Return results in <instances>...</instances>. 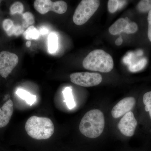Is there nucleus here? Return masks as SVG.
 <instances>
[{
    "instance_id": "423d86ee",
    "label": "nucleus",
    "mask_w": 151,
    "mask_h": 151,
    "mask_svg": "<svg viewBox=\"0 0 151 151\" xmlns=\"http://www.w3.org/2000/svg\"><path fill=\"white\" fill-rule=\"evenodd\" d=\"M18 62V57L14 53L6 51L0 52V75L6 78Z\"/></svg>"
},
{
    "instance_id": "393cba45",
    "label": "nucleus",
    "mask_w": 151,
    "mask_h": 151,
    "mask_svg": "<svg viewBox=\"0 0 151 151\" xmlns=\"http://www.w3.org/2000/svg\"><path fill=\"white\" fill-rule=\"evenodd\" d=\"M148 22V37L149 40L151 42V10L149 12L147 17Z\"/></svg>"
},
{
    "instance_id": "2eb2a0df",
    "label": "nucleus",
    "mask_w": 151,
    "mask_h": 151,
    "mask_svg": "<svg viewBox=\"0 0 151 151\" xmlns=\"http://www.w3.org/2000/svg\"><path fill=\"white\" fill-rule=\"evenodd\" d=\"M23 35L27 40H36L39 38L40 33L34 26L29 27L23 33Z\"/></svg>"
},
{
    "instance_id": "a211bd4d",
    "label": "nucleus",
    "mask_w": 151,
    "mask_h": 151,
    "mask_svg": "<svg viewBox=\"0 0 151 151\" xmlns=\"http://www.w3.org/2000/svg\"><path fill=\"white\" fill-rule=\"evenodd\" d=\"M24 10L23 5L20 2H16L14 3L10 8V14L14 15L16 14H21Z\"/></svg>"
},
{
    "instance_id": "9d476101",
    "label": "nucleus",
    "mask_w": 151,
    "mask_h": 151,
    "mask_svg": "<svg viewBox=\"0 0 151 151\" xmlns=\"http://www.w3.org/2000/svg\"><path fill=\"white\" fill-rule=\"evenodd\" d=\"M34 7L38 12L45 14L50 11L54 12L55 2L50 0H36Z\"/></svg>"
},
{
    "instance_id": "bb28decb",
    "label": "nucleus",
    "mask_w": 151,
    "mask_h": 151,
    "mask_svg": "<svg viewBox=\"0 0 151 151\" xmlns=\"http://www.w3.org/2000/svg\"><path fill=\"white\" fill-rule=\"evenodd\" d=\"M123 39L121 37H119L116 41V44L118 46L121 45L123 43Z\"/></svg>"
},
{
    "instance_id": "1a4fd4ad",
    "label": "nucleus",
    "mask_w": 151,
    "mask_h": 151,
    "mask_svg": "<svg viewBox=\"0 0 151 151\" xmlns=\"http://www.w3.org/2000/svg\"><path fill=\"white\" fill-rule=\"evenodd\" d=\"M13 113V103L9 99L0 108V128L6 127Z\"/></svg>"
},
{
    "instance_id": "39448f33",
    "label": "nucleus",
    "mask_w": 151,
    "mask_h": 151,
    "mask_svg": "<svg viewBox=\"0 0 151 151\" xmlns=\"http://www.w3.org/2000/svg\"><path fill=\"white\" fill-rule=\"evenodd\" d=\"M70 81L76 85L92 87L99 85L102 82V76L97 73L76 72L71 73L70 76Z\"/></svg>"
},
{
    "instance_id": "5701e85b",
    "label": "nucleus",
    "mask_w": 151,
    "mask_h": 151,
    "mask_svg": "<svg viewBox=\"0 0 151 151\" xmlns=\"http://www.w3.org/2000/svg\"><path fill=\"white\" fill-rule=\"evenodd\" d=\"M138 29L137 24L135 22H131L129 23L123 32L131 34L137 32Z\"/></svg>"
},
{
    "instance_id": "f257e3e1",
    "label": "nucleus",
    "mask_w": 151,
    "mask_h": 151,
    "mask_svg": "<svg viewBox=\"0 0 151 151\" xmlns=\"http://www.w3.org/2000/svg\"><path fill=\"white\" fill-rule=\"evenodd\" d=\"M104 114L98 109L87 112L81 119L79 124V130L84 136L95 139L102 134L105 127Z\"/></svg>"
},
{
    "instance_id": "7ed1b4c3",
    "label": "nucleus",
    "mask_w": 151,
    "mask_h": 151,
    "mask_svg": "<svg viewBox=\"0 0 151 151\" xmlns=\"http://www.w3.org/2000/svg\"><path fill=\"white\" fill-rule=\"evenodd\" d=\"M82 64L87 70L108 73L113 69L114 62L110 54L102 50L97 49L89 53Z\"/></svg>"
},
{
    "instance_id": "20e7f679",
    "label": "nucleus",
    "mask_w": 151,
    "mask_h": 151,
    "mask_svg": "<svg viewBox=\"0 0 151 151\" xmlns=\"http://www.w3.org/2000/svg\"><path fill=\"white\" fill-rule=\"evenodd\" d=\"M98 0H82L76 8L73 14V22L77 25H82L88 21L99 8Z\"/></svg>"
},
{
    "instance_id": "ddd939ff",
    "label": "nucleus",
    "mask_w": 151,
    "mask_h": 151,
    "mask_svg": "<svg viewBox=\"0 0 151 151\" xmlns=\"http://www.w3.org/2000/svg\"><path fill=\"white\" fill-rule=\"evenodd\" d=\"M63 94L68 108L70 110L73 109L76 106V103L72 95V89L70 87H65L63 91Z\"/></svg>"
},
{
    "instance_id": "6ab92c4d",
    "label": "nucleus",
    "mask_w": 151,
    "mask_h": 151,
    "mask_svg": "<svg viewBox=\"0 0 151 151\" xmlns=\"http://www.w3.org/2000/svg\"><path fill=\"white\" fill-rule=\"evenodd\" d=\"M6 34L9 36L15 35L17 36L24 32L23 27L19 25H14L7 32Z\"/></svg>"
},
{
    "instance_id": "4468645a",
    "label": "nucleus",
    "mask_w": 151,
    "mask_h": 151,
    "mask_svg": "<svg viewBox=\"0 0 151 151\" xmlns=\"http://www.w3.org/2000/svg\"><path fill=\"white\" fill-rule=\"evenodd\" d=\"M48 47L49 52L53 53L57 51L58 47V37L56 34L51 32L48 37Z\"/></svg>"
},
{
    "instance_id": "6e6552de",
    "label": "nucleus",
    "mask_w": 151,
    "mask_h": 151,
    "mask_svg": "<svg viewBox=\"0 0 151 151\" xmlns=\"http://www.w3.org/2000/svg\"><path fill=\"white\" fill-rule=\"evenodd\" d=\"M136 103V100L133 97H127L122 99L114 106L111 114L113 118L118 119L129 113L133 109Z\"/></svg>"
},
{
    "instance_id": "9b49d317",
    "label": "nucleus",
    "mask_w": 151,
    "mask_h": 151,
    "mask_svg": "<svg viewBox=\"0 0 151 151\" xmlns=\"http://www.w3.org/2000/svg\"><path fill=\"white\" fill-rule=\"evenodd\" d=\"M129 24V22L126 19H119L109 28V32L113 35L119 34L124 32Z\"/></svg>"
},
{
    "instance_id": "aec40b11",
    "label": "nucleus",
    "mask_w": 151,
    "mask_h": 151,
    "mask_svg": "<svg viewBox=\"0 0 151 151\" xmlns=\"http://www.w3.org/2000/svg\"><path fill=\"white\" fill-rule=\"evenodd\" d=\"M143 103L145 105V110L147 112H149L151 119V91L147 92L143 96Z\"/></svg>"
},
{
    "instance_id": "4be33fe9",
    "label": "nucleus",
    "mask_w": 151,
    "mask_h": 151,
    "mask_svg": "<svg viewBox=\"0 0 151 151\" xmlns=\"http://www.w3.org/2000/svg\"><path fill=\"white\" fill-rule=\"evenodd\" d=\"M119 1L109 0L108 2V9L111 13H114L119 9Z\"/></svg>"
},
{
    "instance_id": "f3484780",
    "label": "nucleus",
    "mask_w": 151,
    "mask_h": 151,
    "mask_svg": "<svg viewBox=\"0 0 151 151\" xmlns=\"http://www.w3.org/2000/svg\"><path fill=\"white\" fill-rule=\"evenodd\" d=\"M139 12L142 13L147 12L151 10V0L141 1L137 5Z\"/></svg>"
},
{
    "instance_id": "0eeeda50",
    "label": "nucleus",
    "mask_w": 151,
    "mask_h": 151,
    "mask_svg": "<svg viewBox=\"0 0 151 151\" xmlns=\"http://www.w3.org/2000/svg\"><path fill=\"white\" fill-rule=\"evenodd\" d=\"M137 122L132 111L126 113L121 119L118 125L120 132L126 137H131L134 134Z\"/></svg>"
},
{
    "instance_id": "412c9836",
    "label": "nucleus",
    "mask_w": 151,
    "mask_h": 151,
    "mask_svg": "<svg viewBox=\"0 0 151 151\" xmlns=\"http://www.w3.org/2000/svg\"><path fill=\"white\" fill-rule=\"evenodd\" d=\"M147 60L145 59H143L139 61L136 64L131 65L129 67V70L132 72H137L143 69L146 64H147Z\"/></svg>"
},
{
    "instance_id": "f8f14e48",
    "label": "nucleus",
    "mask_w": 151,
    "mask_h": 151,
    "mask_svg": "<svg viewBox=\"0 0 151 151\" xmlns=\"http://www.w3.org/2000/svg\"><path fill=\"white\" fill-rule=\"evenodd\" d=\"M16 94L20 98L25 100L28 104L32 105L36 102V97L24 89H19L17 90Z\"/></svg>"
},
{
    "instance_id": "dca6fc26",
    "label": "nucleus",
    "mask_w": 151,
    "mask_h": 151,
    "mask_svg": "<svg viewBox=\"0 0 151 151\" xmlns=\"http://www.w3.org/2000/svg\"><path fill=\"white\" fill-rule=\"evenodd\" d=\"M24 21L22 23V26L24 28L29 27L32 26L35 22L34 17L32 13L26 12L22 14Z\"/></svg>"
},
{
    "instance_id": "f03ea898",
    "label": "nucleus",
    "mask_w": 151,
    "mask_h": 151,
    "mask_svg": "<svg viewBox=\"0 0 151 151\" xmlns=\"http://www.w3.org/2000/svg\"><path fill=\"white\" fill-rule=\"evenodd\" d=\"M25 129L29 137L37 140L48 139L54 132V124L50 119L37 116L28 119Z\"/></svg>"
},
{
    "instance_id": "cd10ccee",
    "label": "nucleus",
    "mask_w": 151,
    "mask_h": 151,
    "mask_svg": "<svg viewBox=\"0 0 151 151\" xmlns=\"http://www.w3.org/2000/svg\"><path fill=\"white\" fill-rule=\"evenodd\" d=\"M31 42L30 41H28L26 42V46L28 47H29L31 46Z\"/></svg>"
},
{
    "instance_id": "b1692460",
    "label": "nucleus",
    "mask_w": 151,
    "mask_h": 151,
    "mask_svg": "<svg viewBox=\"0 0 151 151\" xmlns=\"http://www.w3.org/2000/svg\"><path fill=\"white\" fill-rule=\"evenodd\" d=\"M14 22L9 19H6L3 22V27L4 30L7 32L11 29L14 26Z\"/></svg>"
},
{
    "instance_id": "c85d7f7f",
    "label": "nucleus",
    "mask_w": 151,
    "mask_h": 151,
    "mask_svg": "<svg viewBox=\"0 0 151 151\" xmlns=\"http://www.w3.org/2000/svg\"><path fill=\"white\" fill-rule=\"evenodd\" d=\"M1 1H0V3H1Z\"/></svg>"
},
{
    "instance_id": "a878e982",
    "label": "nucleus",
    "mask_w": 151,
    "mask_h": 151,
    "mask_svg": "<svg viewBox=\"0 0 151 151\" xmlns=\"http://www.w3.org/2000/svg\"><path fill=\"white\" fill-rule=\"evenodd\" d=\"M39 32L40 33V34L44 35H46L48 33V30L47 29L45 28H41L40 29Z\"/></svg>"
}]
</instances>
